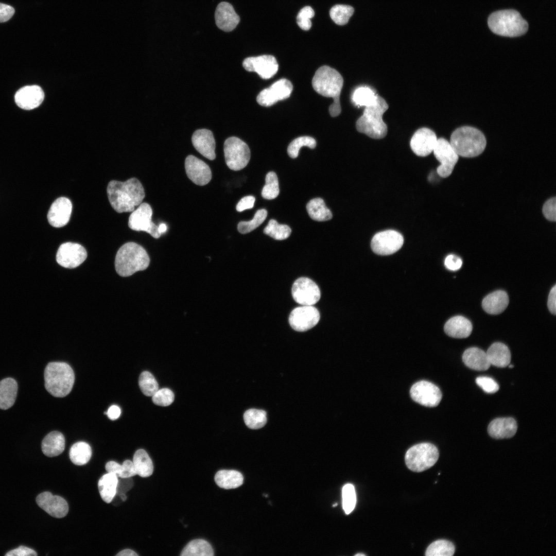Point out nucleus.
I'll list each match as a JSON object with an SVG mask.
<instances>
[{"label":"nucleus","instance_id":"f257e3e1","mask_svg":"<svg viewBox=\"0 0 556 556\" xmlns=\"http://www.w3.org/2000/svg\"><path fill=\"white\" fill-rule=\"evenodd\" d=\"M107 190L112 207L118 213L133 211L145 197L144 187L135 178L125 182L112 180L109 183Z\"/></svg>","mask_w":556,"mask_h":556},{"label":"nucleus","instance_id":"f03ea898","mask_svg":"<svg viewBox=\"0 0 556 556\" xmlns=\"http://www.w3.org/2000/svg\"><path fill=\"white\" fill-rule=\"evenodd\" d=\"M343 84V79L336 70L326 65L319 68L312 80L314 89L320 95L333 99L329 107L332 117L338 116L341 111L340 95Z\"/></svg>","mask_w":556,"mask_h":556},{"label":"nucleus","instance_id":"7ed1b4c3","mask_svg":"<svg viewBox=\"0 0 556 556\" xmlns=\"http://www.w3.org/2000/svg\"><path fill=\"white\" fill-rule=\"evenodd\" d=\"M386 100L378 95L375 102L366 107L362 115L356 123L357 130L374 139H381L386 136L388 132L386 124L383 116L388 109Z\"/></svg>","mask_w":556,"mask_h":556},{"label":"nucleus","instance_id":"20e7f679","mask_svg":"<svg viewBox=\"0 0 556 556\" xmlns=\"http://www.w3.org/2000/svg\"><path fill=\"white\" fill-rule=\"evenodd\" d=\"M149 263V257L144 248L136 243L129 242L118 250L115 267L119 275L129 276L137 271L145 270Z\"/></svg>","mask_w":556,"mask_h":556},{"label":"nucleus","instance_id":"39448f33","mask_svg":"<svg viewBox=\"0 0 556 556\" xmlns=\"http://www.w3.org/2000/svg\"><path fill=\"white\" fill-rule=\"evenodd\" d=\"M45 387L53 396L63 397L72 391L75 375L71 367L64 362H51L44 371Z\"/></svg>","mask_w":556,"mask_h":556},{"label":"nucleus","instance_id":"423d86ee","mask_svg":"<svg viewBox=\"0 0 556 556\" xmlns=\"http://www.w3.org/2000/svg\"><path fill=\"white\" fill-rule=\"evenodd\" d=\"M449 142L459 156L473 158L484 151L486 141L479 130L470 126L456 129L451 134Z\"/></svg>","mask_w":556,"mask_h":556},{"label":"nucleus","instance_id":"0eeeda50","mask_svg":"<svg viewBox=\"0 0 556 556\" xmlns=\"http://www.w3.org/2000/svg\"><path fill=\"white\" fill-rule=\"evenodd\" d=\"M488 23L492 32L505 37L520 36L528 29L527 21L518 11L513 9L493 12L490 15Z\"/></svg>","mask_w":556,"mask_h":556},{"label":"nucleus","instance_id":"6e6552de","mask_svg":"<svg viewBox=\"0 0 556 556\" xmlns=\"http://www.w3.org/2000/svg\"><path fill=\"white\" fill-rule=\"evenodd\" d=\"M439 451L433 444L422 443L410 447L405 454L407 467L415 472H421L432 467L439 458Z\"/></svg>","mask_w":556,"mask_h":556},{"label":"nucleus","instance_id":"1a4fd4ad","mask_svg":"<svg viewBox=\"0 0 556 556\" xmlns=\"http://www.w3.org/2000/svg\"><path fill=\"white\" fill-rule=\"evenodd\" d=\"M223 150L226 164L231 170H241L250 161L251 154L248 146L237 137L227 138L224 143Z\"/></svg>","mask_w":556,"mask_h":556},{"label":"nucleus","instance_id":"9d476101","mask_svg":"<svg viewBox=\"0 0 556 556\" xmlns=\"http://www.w3.org/2000/svg\"><path fill=\"white\" fill-rule=\"evenodd\" d=\"M432 152L440 163L438 174L443 178L450 176L459 158L450 142L444 138H438Z\"/></svg>","mask_w":556,"mask_h":556},{"label":"nucleus","instance_id":"9b49d317","mask_svg":"<svg viewBox=\"0 0 556 556\" xmlns=\"http://www.w3.org/2000/svg\"><path fill=\"white\" fill-rule=\"evenodd\" d=\"M152 215L150 205L147 203H142L129 216L128 225L133 230L145 231L153 237L158 238L161 234L159 232L158 226L151 220Z\"/></svg>","mask_w":556,"mask_h":556},{"label":"nucleus","instance_id":"f8f14e48","mask_svg":"<svg viewBox=\"0 0 556 556\" xmlns=\"http://www.w3.org/2000/svg\"><path fill=\"white\" fill-rule=\"evenodd\" d=\"M403 243L404 238L401 233L389 230L375 234L372 239L371 246L373 251L376 254L387 255L399 250Z\"/></svg>","mask_w":556,"mask_h":556},{"label":"nucleus","instance_id":"ddd939ff","mask_svg":"<svg viewBox=\"0 0 556 556\" xmlns=\"http://www.w3.org/2000/svg\"><path fill=\"white\" fill-rule=\"evenodd\" d=\"M291 293L294 300L301 305H313L321 297L318 285L311 279L301 277L293 284Z\"/></svg>","mask_w":556,"mask_h":556},{"label":"nucleus","instance_id":"4468645a","mask_svg":"<svg viewBox=\"0 0 556 556\" xmlns=\"http://www.w3.org/2000/svg\"><path fill=\"white\" fill-rule=\"evenodd\" d=\"M410 394L414 401L429 407L438 406L442 397L440 389L426 380H421L413 384L410 390Z\"/></svg>","mask_w":556,"mask_h":556},{"label":"nucleus","instance_id":"2eb2a0df","mask_svg":"<svg viewBox=\"0 0 556 556\" xmlns=\"http://www.w3.org/2000/svg\"><path fill=\"white\" fill-rule=\"evenodd\" d=\"M320 317L318 310L313 305H302L291 311L289 323L294 330L305 332L317 324Z\"/></svg>","mask_w":556,"mask_h":556},{"label":"nucleus","instance_id":"dca6fc26","mask_svg":"<svg viewBox=\"0 0 556 556\" xmlns=\"http://www.w3.org/2000/svg\"><path fill=\"white\" fill-rule=\"evenodd\" d=\"M292 90L291 82L288 79L282 78L262 90L257 95L256 101L262 106L270 107L279 100L289 97Z\"/></svg>","mask_w":556,"mask_h":556},{"label":"nucleus","instance_id":"f3484780","mask_svg":"<svg viewBox=\"0 0 556 556\" xmlns=\"http://www.w3.org/2000/svg\"><path fill=\"white\" fill-rule=\"evenodd\" d=\"M86 257L87 252L83 246L79 244L67 242L59 247L56 260L64 268H74L81 264Z\"/></svg>","mask_w":556,"mask_h":556},{"label":"nucleus","instance_id":"a211bd4d","mask_svg":"<svg viewBox=\"0 0 556 556\" xmlns=\"http://www.w3.org/2000/svg\"><path fill=\"white\" fill-rule=\"evenodd\" d=\"M242 65L246 71L256 72L264 79L272 77L279 69L276 59L271 55L248 57L244 60Z\"/></svg>","mask_w":556,"mask_h":556},{"label":"nucleus","instance_id":"6ab92c4d","mask_svg":"<svg viewBox=\"0 0 556 556\" xmlns=\"http://www.w3.org/2000/svg\"><path fill=\"white\" fill-rule=\"evenodd\" d=\"M437 139L436 133L431 129L427 128L419 129L411 138V149L416 155L426 157L433 151Z\"/></svg>","mask_w":556,"mask_h":556},{"label":"nucleus","instance_id":"aec40b11","mask_svg":"<svg viewBox=\"0 0 556 556\" xmlns=\"http://www.w3.org/2000/svg\"><path fill=\"white\" fill-rule=\"evenodd\" d=\"M38 505L50 516L62 518L66 515L68 505L62 497L54 495L49 492L40 493L36 498Z\"/></svg>","mask_w":556,"mask_h":556},{"label":"nucleus","instance_id":"412c9836","mask_svg":"<svg viewBox=\"0 0 556 556\" xmlns=\"http://www.w3.org/2000/svg\"><path fill=\"white\" fill-rule=\"evenodd\" d=\"M185 168L188 178L198 185L207 184L212 179L210 167L203 161L190 155L185 161Z\"/></svg>","mask_w":556,"mask_h":556},{"label":"nucleus","instance_id":"4be33fe9","mask_svg":"<svg viewBox=\"0 0 556 556\" xmlns=\"http://www.w3.org/2000/svg\"><path fill=\"white\" fill-rule=\"evenodd\" d=\"M44 98V93L37 85H27L19 89L15 94L16 104L24 110H32L39 107Z\"/></svg>","mask_w":556,"mask_h":556},{"label":"nucleus","instance_id":"5701e85b","mask_svg":"<svg viewBox=\"0 0 556 556\" xmlns=\"http://www.w3.org/2000/svg\"><path fill=\"white\" fill-rule=\"evenodd\" d=\"M72 210V204L66 197L57 199L51 205L47 214L49 224L54 227L65 225L69 221Z\"/></svg>","mask_w":556,"mask_h":556},{"label":"nucleus","instance_id":"b1692460","mask_svg":"<svg viewBox=\"0 0 556 556\" xmlns=\"http://www.w3.org/2000/svg\"><path fill=\"white\" fill-rule=\"evenodd\" d=\"M215 18L217 27L226 32L235 29L240 21L239 16L235 11L232 5L225 2L218 5L215 11Z\"/></svg>","mask_w":556,"mask_h":556},{"label":"nucleus","instance_id":"393cba45","mask_svg":"<svg viewBox=\"0 0 556 556\" xmlns=\"http://www.w3.org/2000/svg\"><path fill=\"white\" fill-rule=\"evenodd\" d=\"M192 141L195 149L203 156L210 160L215 159V141L212 131L197 130L193 134Z\"/></svg>","mask_w":556,"mask_h":556},{"label":"nucleus","instance_id":"a878e982","mask_svg":"<svg viewBox=\"0 0 556 556\" xmlns=\"http://www.w3.org/2000/svg\"><path fill=\"white\" fill-rule=\"evenodd\" d=\"M517 429V423L512 418H500L493 420L488 426L489 435L496 439L513 437Z\"/></svg>","mask_w":556,"mask_h":556},{"label":"nucleus","instance_id":"bb28decb","mask_svg":"<svg viewBox=\"0 0 556 556\" xmlns=\"http://www.w3.org/2000/svg\"><path fill=\"white\" fill-rule=\"evenodd\" d=\"M472 324L466 318L457 316L449 319L445 324L444 332L449 336L456 338L468 337L472 331Z\"/></svg>","mask_w":556,"mask_h":556},{"label":"nucleus","instance_id":"cd10ccee","mask_svg":"<svg viewBox=\"0 0 556 556\" xmlns=\"http://www.w3.org/2000/svg\"><path fill=\"white\" fill-rule=\"evenodd\" d=\"M462 360L467 367L475 370L485 371L491 366L486 352L476 347L466 349L462 355Z\"/></svg>","mask_w":556,"mask_h":556},{"label":"nucleus","instance_id":"c85d7f7f","mask_svg":"<svg viewBox=\"0 0 556 556\" xmlns=\"http://www.w3.org/2000/svg\"><path fill=\"white\" fill-rule=\"evenodd\" d=\"M509 297L503 290H497L489 294L483 299L482 306L487 313L497 315L502 312L508 306Z\"/></svg>","mask_w":556,"mask_h":556},{"label":"nucleus","instance_id":"c756f323","mask_svg":"<svg viewBox=\"0 0 556 556\" xmlns=\"http://www.w3.org/2000/svg\"><path fill=\"white\" fill-rule=\"evenodd\" d=\"M491 365L505 368L510 363L511 353L508 347L501 342L492 344L486 352Z\"/></svg>","mask_w":556,"mask_h":556},{"label":"nucleus","instance_id":"7c9ffc66","mask_svg":"<svg viewBox=\"0 0 556 556\" xmlns=\"http://www.w3.org/2000/svg\"><path fill=\"white\" fill-rule=\"evenodd\" d=\"M42 450L47 457L61 454L65 448V438L62 433L54 431L47 434L42 442Z\"/></svg>","mask_w":556,"mask_h":556},{"label":"nucleus","instance_id":"2f4dec72","mask_svg":"<svg viewBox=\"0 0 556 556\" xmlns=\"http://www.w3.org/2000/svg\"><path fill=\"white\" fill-rule=\"evenodd\" d=\"M18 384L12 378L8 377L0 381V409L6 410L11 407L16 399Z\"/></svg>","mask_w":556,"mask_h":556},{"label":"nucleus","instance_id":"473e14b6","mask_svg":"<svg viewBox=\"0 0 556 556\" xmlns=\"http://www.w3.org/2000/svg\"><path fill=\"white\" fill-rule=\"evenodd\" d=\"M118 481V477L111 473L103 475L99 480V492L102 499L105 502H111L116 495Z\"/></svg>","mask_w":556,"mask_h":556},{"label":"nucleus","instance_id":"72a5a7b5","mask_svg":"<svg viewBox=\"0 0 556 556\" xmlns=\"http://www.w3.org/2000/svg\"><path fill=\"white\" fill-rule=\"evenodd\" d=\"M218 486L224 489H235L240 486L244 481L242 475L235 470H222L218 471L214 477Z\"/></svg>","mask_w":556,"mask_h":556},{"label":"nucleus","instance_id":"f704fd0d","mask_svg":"<svg viewBox=\"0 0 556 556\" xmlns=\"http://www.w3.org/2000/svg\"><path fill=\"white\" fill-rule=\"evenodd\" d=\"M132 462L136 475L142 477H147L152 475L153 471L152 461L145 450H137L133 456Z\"/></svg>","mask_w":556,"mask_h":556},{"label":"nucleus","instance_id":"c9c22d12","mask_svg":"<svg viewBox=\"0 0 556 556\" xmlns=\"http://www.w3.org/2000/svg\"><path fill=\"white\" fill-rule=\"evenodd\" d=\"M306 210L310 218L316 221H324L331 219L332 213L328 209L324 200L316 198L310 200L306 205Z\"/></svg>","mask_w":556,"mask_h":556},{"label":"nucleus","instance_id":"e433bc0d","mask_svg":"<svg viewBox=\"0 0 556 556\" xmlns=\"http://www.w3.org/2000/svg\"><path fill=\"white\" fill-rule=\"evenodd\" d=\"M214 550L211 544L203 539H196L189 542L182 550V556H213Z\"/></svg>","mask_w":556,"mask_h":556},{"label":"nucleus","instance_id":"4c0bfd02","mask_svg":"<svg viewBox=\"0 0 556 556\" xmlns=\"http://www.w3.org/2000/svg\"><path fill=\"white\" fill-rule=\"evenodd\" d=\"M69 455L71 461L75 465L85 464L91 458V447L85 442H77L71 447Z\"/></svg>","mask_w":556,"mask_h":556},{"label":"nucleus","instance_id":"58836bf2","mask_svg":"<svg viewBox=\"0 0 556 556\" xmlns=\"http://www.w3.org/2000/svg\"><path fill=\"white\" fill-rule=\"evenodd\" d=\"M107 473L115 474L118 478H130L136 475L132 461L126 460L120 464L113 461H109L105 466Z\"/></svg>","mask_w":556,"mask_h":556},{"label":"nucleus","instance_id":"ea45409f","mask_svg":"<svg viewBox=\"0 0 556 556\" xmlns=\"http://www.w3.org/2000/svg\"><path fill=\"white\" fill-rule=\"evenodd\" d=\"M377 95L370 88L360 86L354 91L352 100L355 106L366 107L375 102Z\"/></svg>","mask_w":556,"mask_h":556},{"label":"nucleus","instance_id":"a19ab883","mask_svg":"<svg viewBox=\"0 0 556 556\" xmlns=\"http://www.w3.org/2000/svg\"><path fill=\"white\" fill-rule=\"evenodd\" d=\"M455 548L450 541L439 540L432 543L427 548L426 556H451L454 554Z\"/></svg>","mask_w":556,"mask_h":556},{"label":"nucleus","instance_id":"79ce46f5","mask_svg":"<svg viewBox=\"0 0 556 556\" xmlns=\"http://www.w3.org/2000/svg\"><path fill=\"white\" fill-rule=\"evenodd\" d=\"M246 425L250 428L255 429L263 427L267 422L266 412L263 410L250 409L244 414Z\"/></svg>","mask_w":556,"mask_h":556},{"label":"nucleus","instance_id":"37998d69","mask_svg":"<svg viewBox=\"0 0 556 556\" xmlns=\"http://www.w3.org/2000/svg\"><path fill=\"white\" fill-rule=\"evenodd\" d=\"M291 230L286 224H280L274 219L269 220L264 229V233L276 240H284L290 235Z\"/></svg>","mask_w":556,"mask_h":556},{"label":"nucleus","instance_id":"c03bdc74","mask_svg":"<svg viewBox=\"0 0 556 556\" xmlns=\"http://www.w3.org/2000/svg\"><path fill=\"white\" fill-rule=\"evenodd\" d=\"M354 13L352 7L346 5H336L330 10L331 19L337 24L343 25L348 23Z\"/></svg>","mask_w":556,"mask_h":556},{"label":"nucleus","instance_id":"a18cd8bd","mask_svg":"<svg viewBox=\"0 0 556 556\" xmlns=\"http://www.w3.org/2000/svg\"><path fill=\"white\" fill-rule=\"evenodd\" d=\"M138 385L143 393L147 396H152L159 389L157 381L148 371H144L140 374Z\"/></svg>","mask_w":556,"mask_h":556},{"label":"nucleus","instance_id":"49530a36","mask_svg":"<svg viewBox=\"0 0 556 556\" xmlns=\"http://www.w3.org/2000/svg\"><path fill=\"white\" fill-rule=\"evenodd\" d=\"M266 184L262 191V197L271 200L277 197L280 193L277 177L274 172H269L266 176Z\"/></svg>","mask_w":556,"mask_h":556},{"label":"nucleus","instance_id":"de8ad7c7","mask_svg":"<svg viewBox=\"0 0 556 556\" xmlns=\"http://www.w3.org/2000/svg\"><path fill=\"white\" fill-rule=\"evenodd\" d=\"M267 216V212L266 210H258L255 213L254 217L251 220L239 222L237 225L238 231L241 234L248 233L260 225L266 219Z\"/></svg>","mask_w":556,"mask_h":556},{"label":"nucleus","instance_id":"09e8293b","mask_svg":"<svg viewBox=\"0 0 556 556\" xmlns=\"http://www.w3.org/2000/svg\"><path fill=\"white\" fill-rule=\"evenodd\" d=\"M316 145V141L313 137L308 136H300L290 143L287 148V152L291 158H296L302 147L307 146L313 149L315 148Z\"/></svg>","mask_w":556,"mask_h":556},{"label":"nucleus","instance_id":"8fccbe9b","mask_svg":"<svg viewBox=\"0 0 556 556\" xmlns=\"http://www.w3.org/2000/svg\"><path fill=\"white\" fill-rule=\"evenodd\" d=\"M342 507L346 514L354 510L356 502L354 486L351 483L345 484L342 490Z\"/></svg>","mask_w":556,"mask_h":556},{"label":"nucleus","instance_id":"3c124183","mask_svg":"<svg viewBox=\"0 0 556 556\" xmlns=\"http://www.w3.org/2000/svg\"><path fill=\"white\" fill-rule=\"evenodd\" d=\"M174 394L168 388H162L158 391L152 396L153 403L161 406H167L171 405L174 401Z\"/></svg>","mask_w":556,"mask_h":556},{"label":"nucleus","instance_id":"603ef678","mask_svg":"<svg viewBox=\"0 0 556 556\" xmlns=\"http://www.w3.org/2000/svg\"><path fill=\"white\" fill-rule=\"evenodd\" d=\"M315 12L309 6L303 8L299 12L297 20L299 26L304 30H309L311 26V19L314 16Z\"/></svg>","mask_w":556,"mask_h":556},{"label":"nucleus","instance_id":"864d4df0","mask_svg":"<svg viewBox=\"0 0 556 556\" xmlns=\"http://www.w3.org/2000/svg\"><path fill=\"white\" fill-rule=\"evenodd\" d=\"M476 383L484 392L494 393L499 390V385L493 378L488 376H479L476 379Z\"/></svg>","mask_w":556,"mask_h":556},{"label":"nucleus","instance_id":"5fc2aeb1","mask_svg":"<svg viewBox=\"0 0 556 556\" xmlns=\"http://www.w3.org/2000/svg\"><path fill=\"white\" fill-rule=\"evenodd\" d=\"M543 213L548 220L555 221L556 220V199L555 197L548 199L544 204Z\"/></svg>","mask_w":556,"mask_h":556},{"label":"nucleus","instance_id":"6e6d98bb","mask_svg":"<svg viewBox=\"0 0 556 556\" xmlns=\"http://www.w3.org/2000/svg\"><path fill=\"white\" fill-rule=\"evenodd\" d=\"M444 265L448 270L456 271L461 267L462 260L459 256L454 254H450L446 257Z\"/></svg>","mask_w":556,"mask_h":556},{"label":"nucleus","instance_id":"4d7b16f0","mask_svg":"<svg viewBox=\"0 0 556 556\" xmlns=\"http://www.w3.org/2000/svg\"><path fill=\"white\" fill-rule=\"evenodd\" d=\"M5 555L7 556H36L37 552L33 549L24 546H20L18 548L14 549L8 552Z\"/></svg>","mask_w":556,"mask_h":556},{"label":"nucleus","instance_id":"13d9d810","mask_svg":"<svg viewBox=\"0 0 556 556\" xmlns=\"http://www.w3.org/2000/svg\"><path fill=\"white\" fill-rule=\"evenodd\" d=\"M255 198L252 196L244 197L238 202L236 206L238 212H241L247 209L252 208L254 204Z\"/></svg>","mask_w":556,"mask_h":556},{"label":"nucleus","instance_id":"bf43d9fd","mask_svg":"<svg viewBox=\"0 0 556 556\" xmlns=\"http://www.w3.org/2000/svg\"><path fill=\"white\" fill-rule=\"evenodd\" d=\"M15 12L14 8L10 5L0 3V23L9 20Z\"/></svg>","mask_w":556,"mask_h":556},{"label":"nucleus","instance_id":"052dcab7","mask_svg":"<svg viewBox=\"0 0 556 556\" xmlns=\"http://www.w3.org/2000/svg\"><path fill=\"white\" fill-rule=\"evenodd\" d=\"M548 309L553 315L556 313V286L554 285L550 290L547 302Z\"/></svg>","mask_w":556,"mask_h":556},{"label":"nucleus","instance_id":"680f3d73","mask_svg":"<svg viewBox=\"0 0 556 556\" xmlns=\"http://www.w3.org/2000/svg\"><path fill=\"white\" fill-rule=\"evenodd\" d=\"M106 412L107 415L110 420H115L119 417L121 410L118 406L114 405L110 406Z\"/></svg>","mask_w":556,"mask_h":556},{"label":"nucleus","instance_id":"e2e57ef3","mask_svg":"<svg viewBox=\"0 0 556 556\" xmlns=\"http://www.w3.org/2000/svg\"><path fill=\"white\" fill-rule=\"evenodd\" d=\"M116 555L117 556H137L138 554L134 551L129 549H124L119 552H118Z\"/></svg>","mask_w":556,"mask_h":556},{"label":"nucleus","instance_id":"0e129e2a","mask_svg":"<svg viewBox=\"0 0 556 556\" xmlns=\"http://www.w3.org/2000/svg\"><path fill=\"white\" fill-rule=\"evenodd\" d=\"M167 230V225L165 223H162L158 226L159 232L162 235Z\"/></svg>","mask_w":556,"mask_h":556},{"label":"nucleus","instance_id":"69168bd1","mask_svg":"<svg viewBox=\"0 0 556 556\" xmlns=\"http://www.w3.org/2000/svg\"><path fill=\"white\" fill-rule=\"evenodd\" d=\"M120 498L122 501H125L127 499V496L125 493H123L119 495Z\"/></svg>","mask_w":556,"mask_h":556},{"label":"nucleus","instance_id":"338daca9","mask_svg":"<svg viewBox=\"0 0 556 556\" xmlns=\"http://www.w3.org/2000/svg\"><path fill=\"white\" fill-rule=\"evenodd\" d=\"M355 555V556H360V555L361 556H364V555H366V554H364L363 553H359L356 554Z\"/></svg>","mask_w":556,"mask_h":556},{"label":"nucleus","instance_id":"774afa93","mask_svg":"<svg viewBox=\"0 0 556 556\" xmlns=\"http://www.w3.org/2000/svg\"><path fill=\"white\" fill-rule=\"evenodd\" d=\"M508 366H509V368H514V366H513V365H512V364H509L508 365Z\"/></svg>","mask_w":556,"mask_h":556}]
</instances>
